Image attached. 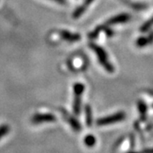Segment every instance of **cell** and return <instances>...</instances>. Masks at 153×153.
<instances>
[{
  "label": "cell",
  "mask_w": 153,
  "mask_h": 153,
  "mask_svg": "<svg viewBox=\"0 0 153 153\" xmlns=\"http://www.w3.org/2000/svg\"><path fill=\"white\" fill-rule=\"evenodd\" d=\"M94 0H85L84 3L82 4V5L80 6V7H78L76 10H75L74 14H73V17H74V18H78V17L81 16L82 14H83V12L86 10L88 6Z\"/></svg>",
  "instance_id": "obj_7"
},
{
  "label": "cell",
  "mask_w": 153,
  "mask_h": 153,
  "mask_svg": "<svg viewBox=\"0 0 153 153\" xmlns=\"http://www.w3.org/2000/svg\"><path fill=\"white\" fill-rule=\"evenodd\" d=\"M56 120L55 117L53 114H36L32 118L33 123H48V122H55Z\"/></svg>",
  "instance_id": "obj_4"
},
{
  "label": "cell",
  "mask_w": 153,
  "mask_h": 153,
  "mask_svg": "<svg viewBox=\"0 0 153 153\" xmlns=\"http://www.w3.org/2000/svg\"><path fill=\"white\" fill-rule=\"evenodd\" d=\"M10 131V128L8 125H2L0 127V140L4 136H5L6 134Z\"/></svg>",
  "instance_id": "obj_11"
},
{
  "label": "cell",
  "mask_w": 153,
  "mask_h": 153,
  "mask_svg": "<svg viewBox=\"0 0 153 153\" xmlns=\"http://www.w3.org/2000/svg\"><path fill=\"white\" fill-rule=\"evenodd\" d=\"M151 41H149V38H140L138 39L137 41V45L140 46V47H144L146 45H147Z\"/></svg>",
  "instance_id": "obj_13"
},
{
  "label": "cell",
  "mask_w": 153,
  "mask_h": 153,
  "mask_svg": "<svg viewBox=\"0 0 153 153\" xmlns=\"http://www.w3.org/2000/svg\"><path fill=\"white\" fill-rule=\"evenodd\" d=\"M131 153H135V152H131Z\"/></svg>",
  "instance_id": "obj_15"
},
{
  "label": "cell",
  "mask_w": 153,
  "mask_h": 153,
  "mask_svg": "<svg viewBox=\"0 0 153 153\" xmlns=\"http://www.w3.org/2000/svg\"><path fill=\"white\" fill-rule=\"evenodd\" d=\"M52 1H55V2L58 3V4H65L66 3L65 0H52Z\"/></svg>",
  "instance_id": "obj_14"
},
{
  "label": "cell",
  "mask_w": 153,
  "mask_h": 153,
  "mask_svg": "<svg viewBox=\"0 0 153 153\" xmlns=\"http://www.w3.org/2000/svg\"><path fill=\"white\" fill-rule=\"evenodd\" d=\"M95 143H96V140H95V138L92 134H88V135H87L84 138V144L87 146H88V147L94 146L95 145Z\"/></svg>",
  "instance_id": "obj_10"
},
{
  "label": "cell",
  "mask_w": 153,
  "mask_h": 153,
  "mask_svg": "<svg viewBox=\"0 0 153 153\" xmlns=\"http://www.w3.org/2000/svg\"><path fill=\"white\" fill-rule=\"evenodd\" d=\"M85 115H86L85 119H86L87 125L91 126L92 121H93V117H92V110L89 105H86V107H85Z\"/></svg>",
  "instance_id": "obj_9"
},
{
  "label": "cell",
  "mask_w": 153,
  "mask_h": 153,
  "mask_svg": "<svg viewBox=\"0 0 153 153\" xmlns=\"http://www.w3.org/2000/svg\"><path fill=\"white\" fill-rule=\"evenodd\" d=\"M124 118H125V114L123 112H117L116 114L99 119L97 121V124L100 126L109 125V124H112V123H116L117 122H120V121L123 120Z\"/></svg>",
  "instance_id": "obj_3"
},
{
  "label": "cell",
  "mask_w": 153,
  "mask_h": 153,
  "mask_svg": "<svg viewBox=\"0 0 153 153\" xmlns=\"http://www.w3.org/2000/svg\"><path fill=\"white\" fill-rule=\"evenodd\" d=\"M130 16L128 14H121L117 15L116 16L111 18L108 20L106 23L105 24V26H111V25H115V24H120V23H125L128 22L130 20Z\"/></svg>",
  "instance_id": "obj_5"
},
{
  "label": "cell",
  "mask_w": 153,
  "mask_h": 153,
  "mask_svg": "<svg viewBox=\"0 0 153 153\" xmlns=\"http://www.w3.org/2000/svg\"><path fill=\"white\" fill-rule=\"evenodd\" d=\"M90 47L97 55L98 60L100 61V63L101 64V66H103L107 71L113 72L114 71V67L110 63L107 54H106V52L105 51L104 49H102L100 46H99V45L95 44H90Z\"/></svg>",
  "instance_id": "obj_1"
},
{
  "label": "cell",
  "mask_w": 153,
  "mask_h": 153,
  "mask_svg": "<svg viewBox=\"0 0 153 153\" xmlns=\"http://www.w3.org/2000/svg\"><path fill=\"white\" fill-rule=\"evenodd\" d=\"M153 25V18H152L150 21H148L147 22H146L144 25H143L142 27H141V28H140V31L141 32H146V31H148L150 28L152 27V26Z\"/></svg>",
  "instance_id": "obj_12"
},
{
  "label": "cell",
  "mask_w": 153,
  "mask_h": 153,
  "mask_svg": "<svg viewBox=\"0 0 153 153\" xmlns=\"http://www.w3.org/2000/svg\"><path fill=\"white\" fill-rule=\"evenodd\" d=\"M66 118L67 119L68 123L71 126V128L75 130V131H80L81 130V126L79 124V123L71 116L69 115H66Z\"/></svg>",
  "instance_id": "obj_8"
},
{
  "label": "cell",
  "mask_w": 153,
  "mask_h": 153,
  "mask_svg": "<svg viewBox=\"0 0 153 153\" xmlns=\"http://www.w3.org/2000/svg\"><path fill=\"white\" fill-rule=\"evenodd\" d=\"M60 36H61V38H63V39H65V40L68 41V42H76V41H78L81 38L79 34L70 33L68 31H62L60 33Z\"/></svg>",
  "instance_id": "obj_6"
},
{
  "label": "cell",
  "mask_w": 153,
  "mask_h": 153,
  "mask_svg": "<svg viewBox=\"0 0 153 153\" xmlns=\"http://www.w3.org/2000/svg\"><path fill=\"white\" fill-rule=\"evenodd\" d=\"M84 90V86L82 83H76L74 85V103H73V111L76 115L80 113L81 110V100L82 94Z\"/></svg>",
  "instance_id": "obj_2"
}]
</instances>
